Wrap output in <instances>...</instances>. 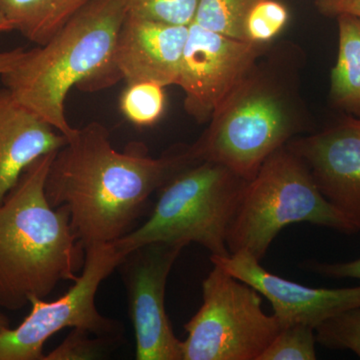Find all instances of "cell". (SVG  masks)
Returning a JSON list of instances; mask_svg holds the SVG:
<instances>
[{
    "instance_id": "cell-1",
    "label": "cell",
    "mask_w": 360,
    "mask_h": 360,
    "mask_svg": "<svg viewBox=\"0 0 360 360\" xmlns=\"http://www.w3.org/2000/svg\"><path fill=\"white\" fill-rule=\"evenodd\" d=\"M193 160L189 146L149 158L139 144L116 150L110 132L91 122L68 139L52 160L45 193L52 207L65 205L84 250L112 243L136 229L148 205L180 168Z\"/></svg>"
},
{
    "instance_id": "cell-2",
    "label": "cell",
    "mask_w": 360,
    "mask_h": 360,
    "mask_svg": "<svg viewBox=\"0 0 360 360\" xmlns=\"http://www.w3.org/2000/svg\"><path fill=\"white\" fill-rule=\"evenodd\" d=\"M304 56L291 42L270 45L189 146L195 160L221 163L250 181L267 158L309 129L300 94Z\"/></svg>"
},
{
    "instance_id": "cell-3",
    "label": "cell",
    "mask_w": 360,
    "mask_h": 360,
    "mask_svg": "<svg viewBox=\"0 0 360 360\" xmlns=\"http://www.w3.org/2000/svg\"><path fill=\"white\" fill-rule=\"evenodd\" d=\"M26 168L0 203V307L20 310L47 297L61 281L78 278L85 250L65 205L52 207L45 181L56 153Z\"/></svg>"
},
{
    "instance_id": "cell-4",
    "label": "cell",
    "mask_w": 360,
    "mask_h": 360,
    "mask_svg": "<svg viewBox=\"0 0 360 360\" xmlns=\"http://www.w3.org/2000/svg\"><path fill=\"white\" fill-rule=\"evenodd\" d=\"M127 14V0H94L47 44L27 51L20 65L2 75L7 91L70 139L77 129L65 115L70 90L97 91L120 82L111 58Z\"/></svg>"
},
{
    "instance_id": "cell-5",
    "label": "cell",
    "mask_w": 360,
    "mask_h": 360,
    "mask_svg": "<svg viewBox=\"0 0 360 360\" xmlns=\"http://www.w3.org/2000/svg\"><path fill=\"white\" fill-rule=\"evenodd\" d=\"M248 180L221 163L193 160L158 191L149 219L116 246L129 255L139 246L198 243L215 257H229L227 232Z\"/></svg>"
},
{
    "instance_id": "cell-6",
    "label": "cell",
    "mask_w": 360,
    "mask_h": 360,
    "mask_svg": "<svg viewBox=\"0 0 360 360\" xmlns=\"http://www.w3.org/2000/svg\"><path fill=\"white\" fill-rule=\"evenodd\" d=\"M300 222L356 233L322 195L302 158L285 146L246 184L227 232V248L231 255L248 250L260 262L277 234Z\"/></svg>"
},
{
    "instance_id": "cell-7",
    "label": "cell",
    "mask_w": 360,
    "mask_h": 360,
    "mask_svg": "<svg viewBox=\"0 0 360 360\" xmlns=\"http://www.w3.org/2000/svg\"><path fill=\"white\" fill-rule=\"evenodd\" d=\"M203 302L186 326L184 360H258L281 330L262 295L219 265L202 283Z\"/></svg>"
},
{
    "instance_id": "cell-8",
    "label": "cell",
    "mask_w": 360,
    "mask_h": 360,
    "mask_svg": "<svg viewBox=\"0 0 360 360\" xmlns=\"http://www.w3.org/2000/svg\"><path fill=\"white\" fill-rule=\"evenodd\" d=\"M125 257L115 243L86 248L82 274L65 295L54 302L32 298V310L25 321L0 333V360H44L45 342L66 328L99 336L122 335V324L103 316L96 297L101 283Z\"/></svg>"
},
{
    "instance_id": "cell-9",
    "label": "cell",
    "mask_w": 360,
    "mask_h": 360,
    "mask_svg": "<svg viewBox=\"0 0 360 360\" xmlns=\"http://www.w3.org/2000/svg\"><path fill=\"white\" fill-rule=\"evenodd\" d=\"M184 246L153 243L130 251L118 265L134 329L137 360H184L182 340L165 311L168 276Z\"/></svg>"
},
{
    "instance_id": "cell-10",
    "label": "cell",
    "mask_w": 360,
    "mask_h": 360,
    "mask_svg": "<svg viewBox=\"0 0 360 360\" xmlns=\"http://www.w3.org/2000/svg\"><path fill=\"white\" fill-rule=\"evenodd\" d=\"M271 44L231 39L191 23L175 84L184 90L187 115L198 123L210 122Z\"/></svg>"
},
{
    "instance_id": "cell-11",
    "label": "cell",
    "mask_w": 360,
    "mask_h": 360,
    "mask_svg": "<svg viewBox=\"0 0 360 360\" xmlns=\"http://www.w3.org/2000/svg\"><path fill=\"white\" fill-rule=\"evenodd\" d=\"M286 146L307 165L326 200L360 232V117L343 115Z\"/></svg>"
},
{
    "instance_id": "cell-12",
    "label": "cell",
    "mask_w": 360,
    "mask_h": 360,
    "mask_svg": "<svg viewBox=\"0 0 360 360\" xmlns=\"http://www.w3.org/2000/svg\"><path fill=\"white\" fill-rule=\"evenodd\" d=\"M210 260L264 296L271 304L281 329L295 324L316 329L336 315L360 309V285L309 288L271 274L248 250H239L229 257L210 255Z\"/></svg>"
},
{
    "instance_id": "cell-13",
    "label": "cell",
    "mask_w": 360,
    "mask_h": 360,
    "mask_svg": "<svg viewBox=\"0 0 360 360\" xmlns=\"http://www.w3.org/2000/svg\"><path fill=\"white\" fill-rule=\"evenodd\" d=\"M189 26L172 25L127 13L120 26L111 65L127 84H176Z\"/></svg>"
},
{
    "instance_id": "cell-14",
    "label": "cell",
    "mask_w": 360,
    "mask_h": 360,
    "mask_svg": "<svg viewBox=\"0 0 360 360\" xmlns=\"http://www.w3.org/2000/svg\"><path fill=\"white\" fill-rule=\"evenodd\" d=\"M68 142L49 122L0 92V203L35 160L56 153Z\"/></svg>"
},
{
    "instance_id": "cell-15",
    "label": "cell",
    "mask_w": 360,
    "mask_h": 360,
    "mask_svg": "<svg viewBox=\"0 0 360 360\" xmlns=\"http://www.w3.org/2000/svg\"><path fill=\"white\" fill-rule=\"evenodd\" d=\"M94 0H0V11L30 42L47 44Z\"/></svg>"
},
{
    "instance_id": "cell-16",
    "label": "cell",
    "mask_w": 360,
    "mask_h": 360,
    "mask_svg": "<svg viewBox=\"0 0 360 360\" xmlns=\"http://www.w3.org/2000/svg\"><path fill=\"white\" fill-rule=\"evenodd\" d=\"M338 53L331 70L329 103L343 115L360 117V18L338 16Z\"/></svg>"
},
{
    "instance_id": "cell-17",
    "label": "cell",
    "mask_w": 360,
    "mask_h": 360,
    "mask_svg": "<svg viewBox=\"0 0 360 360\" xmlns=\"http://www.w3.org/2000/svg\"><path fill=\"white\" fill-rule=\"evenodd\" d=\"M257 0H198L193 22L231 39H245V20Z\"/></svg>"
},
{
    "instance_id": "cell-18",
    "label": "cell",
    "mask_w": 360,
    "mask_h": 360,
    "mask_svg": "<svg viewBox=\"0 0 360 360\" xmlns=\"http://www.w3.org/2000/svg\"><path fill=\"white\" fill-rule=\"evenodd\" d=\"M165 89L162 85L150 82L127 84L120 96V111L137 127L155 124L165 113Z\"/></svg>"
},
{
    "instance_id": "cell-19",
    "label": "cell",
    "mask_w": 360,
    "mask_h": 360,
    "mask_svg": "<svg viewBox=\"0 0 360 360\" xmlns=\"http://www.w3.org/2000/svg\"><path fill=\"white\" fill-rule=\"evenodd\" d=\"M122 335L99 336L84 329L72 328L58 347L44 360H99L108 359L120 347Z\"/></svg>"
},
{
    "instance_id": "cell-20",
    "label": "cell",
    "mask_w": 360,
    "mask_h": 360,
    "mask_svg": "<svg viewBox=\"0 0 360 360\" xmlns=\"http://www.w3.org/2000/svg\"><path fill=\"white\" fill-rule=\"evenodd\" d=\"M290 20L288 7L278 0H257L245 20L246 41L270 44Z\"/></svg>"
},
{
    "instance_id": "cell-21",
    "label": "cell",
    "mask_w": 360,
    "mask_h": 360,
    "mask_svg": "<svg viewBox=\"0 0 360 360\" xmlns=\"http://www.w3.org/2000/svg\"><path fill=\"white\" fill-rule=\"evenodd\" d=\"M315 328L295 324L283 328L258 360H315Z\"/></svg>"
},
{
    "instance_id": "cell-22",
    "label": "cell",
    "mask_w": 360,
    "mask_h": 360,
    "mask_svg": "<svg viewBox=\"0 0 360 360\" xmlns=\"http://www.w3.org/2000/svg\"><path fill=\"white\" fill-rule=\"evenodd\" d=\"M316 342L333 350H349L360 359V309L347 310L315 329Z\"/></svg>"
},
{
    "instance_id": "cell-23",
    "label": "cell",
    "mask_w": 360,
    "mask_h": 360,
    "mask_svg": "<svg viewBox=\"0 0 360 360\" xmlns=\"http://www.w3.org/2000/svg\"><path fill=\"white\" fill-rule=\"evenodd\" d=\"M127 13L172 25L189 26L198 0H127Z\"/></svg>"
},
{
    "instance_id": "cell-24",
    "label": "cell",
    "mask_w": 360,
    "mask_h": 360,
    "mask_svg": "<svg viewBox=\"0 0 360 360\" xmlns=\"http://www.w3.org/2000/svg\"><path fill=\"white\" fill-rule=\"evenodd\" d=\"M304 267L329 278H352L360 281V258L352 262H336V264L309 262L304 264Z\"/></svg>"
},
{
    "instance_id": "cell-25",
    "label": "cell",
    "mask_w": 360,
    "mask_h": 360,
    "mask_svg": "<svg viewBox=\"0 0 360 360\" xmlns=\"http://www.w3.org/2000/svg\"><path fill=\"white\" fill-rule=\"evenodd\" d=\"M314 4L319 13L328 18L342 14L360 18V0H314Z\"/></svg>"
},
{
    "instance_id": "cell-26",
    "label": "cell",
    "mask_w": 360,
    "mask_h": 360,
    "mask_svg": "<svg viewBox=\"0 0 360 360\" xmlns=\"http://www.w3.org/2000/svg\"><path fill=\"white\" fill-rule=\"evenodd\" d=\"M26 53H27V51L22 47L0 52V77L20 65L21 60L25 58Z\"/></svg>"
},
{
    "instance_id": "cell-27",
    "label": "cell",
    "mask_w": 360,
    "mask_h": 360,
    "mask_svg": "<svg viewBox=\"0 0 360 360\" xmlns=\"http://www.w3.org/2000/svg\"><path fill=\"white\" fill-rule=\"evenodd\" d=\"M13 25L0 11V37L4 33L13 32Z\"/></svg>"
},
{
    "instance_id": "cell-28",
    "label": "cell",
    "mask_w": 360,
    "mask_h": 360,
    "mask_svg": "<svg viewBox=\"0 0 360 360\" xmlns=\"http://www.w3.org/2000/svg\"><path fill=\"white\" fill-rule=\"evenodd\" d=\"M8 328L9 322L8 321H7L6 315H4V314H2L1 311H0V333H1L2 331L6 330V329Z\"/></svg>"
}]
</instances>
